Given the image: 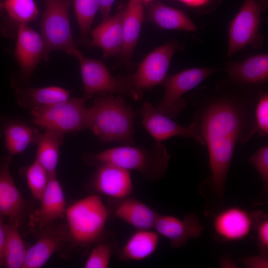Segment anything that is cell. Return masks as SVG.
<instances>
[{"instance_id": "cell-1", "label": "cell", "mask_w": 268, "mask_h": 268, "mask_svg": "<svg viewBox=\"0 0 268 268\" xmlns=\"http://www.w3.org/2000/svg\"><path fill=\"white\" fill-rule=\"evenodd\" d=\"M262 93L253 97L216 91L203 98H192L193 122L207 147L210 175L200 186L210 190L209 208L223 203L232 157L238 143L247 142L257 132L255 109Z\"/></svg>"}, {"instance_id": "cell-2", "label": "cell", "mask_w": 268, "mask_h": 268, "mask_svg": "<svg viewBox=\"0 0 268 268\" xmlns=\"http://www.w3.org/2000/svg\"><path fill=\"white\" fill-rule=\"evenodd\" d=\"M170 159L165 146L158 142L148 147L134 144L122 145L82 155L83 162L88 165L109 164L129 171L135 170L153 182L165 175Z\"/></svg>"}, {"instance_id": "cell-3", "label": "cell", "mask_w": 268, "mask_h": 268, "mask_svg": "<svg viewBox=\"0 0 268 268\" xmlns=\"http://www.w3.org/2000/svg\"><path fill=\"white\" fill-rule=\"evenodd\" d=\"M88 109V129L100 142L134 144L136 113L122 97L114 94L97 95Z\"/></svg>"}, {"instance_id": "cell-4", "label": "cell", "mask_w": 268, "mask_h": 268, "mask_svg": "<svg viewBox=\"0 0 268 268\" xmlns=\"http://www.w3.org/2000/svg\"><path fill=\"white\" fill-rule=\"evenodd\" d=\"M109 215L108 207L95 195L81 199L67 207L65 217L69 244L86 248L98 241Z\"/></svg>"}, {"instance_id": "cell-5", "label": "cell", "mask_w": 268, "mask_h": 268, "mask_svg": "<svg viewBox=\"0 0 268 268\" xmlns=\"http://www.w3.org/2000/svg\"><path fill=\"white\" fill-rule=\"evenodd\" d=\"M89 99L83 95L69 97L66 100L30 111L31 119L36 126L65 134L89 128L88 109L85 103Z\"/></svg>"}, {"instance_id": "cell-6", "label": "cell", "mask_w": 268, "mask_h": 268, "mask_svg": "<svg viewBox=\"0 0 268 268\" xmlns=\"http://www.w3.org/2000/svg\"><path fill=\"white\" fill-rule=\"evenodd\" d=\"M70 0H46L40 27L49 57L54 51H62L73 56L77 50L70 23Z\"/></svg>"}, {"instance_id": "cell-7", "label": "cell", "mask_w": 268, "mask_h": 268, "mask_svg": "<svg viewBox=\"0 0 268 268\" xmlns=\"http://www.w3.org/2000/svg\"><path fill=\"white\" fill-rule=\"evenodd\" d=\"M178 47L177 42L171 41L155 48L145 56L134 73L126 76L134 100H140L144 91L162 84Z\"/></svg>"}, {"instance_id": "cell-8", "label": "cell", "mask_w": 268, "mask_h": 268, "mask_svg": "<svg viewBox=\"0 0 268 268\" xmlns=\"http://www.w3.org/2000/svg\"><path fill=\"white\" fill-rule=\"evenodd\" d=\"M73 56L79 63L84 96L90 99L94 95L118 94L132 98L126 76H114L104 63L85 57L78 49Z\"/></svg>"}, {"instance_id": "cell-9", "label": "cell", "mask_w": 268, "mask_h": 268, "mask_svg": "<svg viewBox=\"0 0 268 268\" xmlns=\"http://www.w3.org/2000/svg\"><path fill=\"white\" fill-rule=\"evenodd\" d=\"M216 70L214 67H196L167 75L162 84L165 89L164 94L156 109L171 119L176 117L187 104L183 95Z\"/></svg>"}, {"instance_id": "cell-10", "label": "cell", "mask_w": 268, "mask_h": 268, "mask_svg": "<svg viewBox=\"0 0 268 268\" xmlns=\"http://www.w3.org/2000/svg\"><path fill=\"white\" fill-rule=\"evenodd\" d=\"M262 9L261 3L257 0H244L230 25L228 56L249 45H262L263 38L259 31Z\"/></svg>"}, {"instance_id": "cell-11", "label": "cell", "mask_w": 268, "mask_h": 268, "mask_svg": "<svg viewBox=\"0 0 268 268\" xmlns=\"http://www.w3.org/2000/svg\"><path fill=\"white\" fill-rule=\"evenodd\" d=\"M141 124L155 142L162 141L175 136L192 138L203 146L205 142L195 123L184 126L173 121L171 118L158 112L147 101L140 109Z\"/></svg>"}, {"instance_id": "cell-12", "label": "cell", "mask_w": 268, "mask_h": 268, "mask_svg": "<svg viewBox=\"0 0 268 268\" xmlns=\"http://www.w3.org/2000/svg\"><path fill=\"white\" fill-rule=\"evenodd\" d=\"M37 241L27 249L22 268H39L56 252L69 243L67 225L50 224L41 229H31Z\"/></svg>"}, {"instance_id": "cell-13", "label": "cell", "mask_w": 268, "mask_h": 268, "mask_svg": "<svg viewBox=\"0 0 268 268\" xmlns=\"http://www.w3.org/2000/svg\"><path fill=\"white\" fill-rule=\"evenodd\" d=\"M14 55L26 80L31 78L41 61L49 59L41 35L25 23L18 25Z\"/></svg>"}, {"instance_id": "cell-14", "label": "cell", "mask_w": 268, "mask_h": 268, "mask_svg": "<svg viewBox=\"0 0 268 268\" xmlns=\"http://www.w3.org/2000/svg\"><path fill=\"white\" fill-rule=\"evenodd\" d=\"M12 157H0V214L19 227L26 209V203L17 189L9 169Z\"/></svg>"}, {"instance_id": "cell-15", "label": "cell", "mask_w": 268, "mask_h": 268, "mask_svg": "<svg viewBox=\"0 0 268 268\" xmlns=\"http://www.w3.org/2000/svg\"><path fill=\"white\" fill-rule=\"evenodd\" d=\"M40 201V207L29 217V225L31 229H43L65 216L66 199L56 174L49 175L48 185Z\"/></svg>"}, {"instance_id": "cell-16", "label": "cell", "mask_w": 268, "mask_h": 268, "mask_svg": "<svg viewBox=\"0 0 268 268\" xmlns=\"http://www.w3.org/2000/svg\"><path fill=\"white\" fill-rule=\"evenodd\" d=\"M153 229L168 239L175 249L183 247L191 238L199 237L203 231L198 216L194 213L187 214L182 219L172 215L159 214Z\"/></svg>"}, {"instance_id": "cell-17", "label": "cell", "mask_w": 268, "mask_h": 268, "mask_svg": "<svg viewBox=\"0 0 268 268\" xmlns=\"http://www.w3.org/2000/svg\"><path fill=\"white\" fill-rule=\"evenodd\" d=\"M92 185L98 193L110 199L130 196L133 191L130 171L109 164L97 165Z\"/></svg>"}, {"instance_id": "cell-18", "label": "cell", "mask_w": 268, "mask_h": 268, "mask_svg": "<svg viewBox=\"0 0 268 268\" xmlns=\"http://www.w3.org/2000/svg\"><path fill=\"white\" fill-rule=\"evenodd\" d=\"M213 228L218 238L237 241L245 238L253 228L251 213L239 207H227L214 213Z\"/></svg>"}, {"instance_id": "cell-19", "label": "cell", "mask_w": 268, "mask_h": 268, "mask_svg": "<svg viewBox=\"0 0 268 268\" xmlns=\"http://www.w3.org/2000/svg\"><path fill=\"white\" fill-rule=\"evenodd\" d=\"M107 207L109 214L137 229H153L159 215L145 203L130 196L121 199H110Z\"/></svg>"}, {"instance_id": "cell-20", "label": "cell", "mask_w": 268, "mask_h": 268, "mask_svg": "<svg viewBox=\"0 0 268 268\" xmlns=\"http://www.w3.org/2000/svg\"><path fill=\"white\" fill-rule=\"evenodd\" d=\"M124 8L109 16L91 31V45L100 48L105 57L121 53L123 44Z\"/></svg>"}, {"instance_id": "cell-21", "label": "cell", "mask_w": 268, "mask_h": 268, "mask_svg": "<svg viewBox=\"0 0 268 268\" xmlns=\"http://www.w3.org/2000/svg\"><path fill=\"white\" fill-rule=\"evenodd\" d=\"M226 71L233 83L262 84L268 79V55H253L242 61L231 63L227 66Z\"/></svg>"}, {"instance_id": "cell-22", "label": "cell", "mask_w": 268, "mask_h": 268, "mask_svg": "<svg viewBox=\"0 0 268 268\" xmlns=\"http://www.w3.org/2000/svg\"><path fill=\"white\" fill-rule=\"evenodd\" d=\"M144 17L160 28L195 31L197 27L184 11L169 6L157 0L146 5Z\"/></svg>"}, {"instance_id": "cell-23", "label": "cell", "mask_w": 268, "mask_h": 268, "mask_svg": "<svg viewBox=\"0 0 268 268\" xmlns=\"http://www.w3.org/2000/svg\"><path fill=\"white\" fill-rule=\"evenodd\" d=\"M15 96L20 106L30 111L64 101L70 97L67 90L57 86L18 88Z\"/></svg>"}, {"instance_id": "cell-24", "label": "cell", "mask_w": 268, "mask_h": 268, "mask_svg": "<svg viewBox=\"0 0 268 268\" xmlns=\"http://www.w3.org/2000/svg\"><path fill=\"white\" fill-rule=\"evenodd\" d=\"M144 18V4L138 0H130L124 8L123 44L121 52L126 60L132 58Z\"/></svg>"}, {"instance_id": "cell-25", "label": "cell", "mask_w": 268, "mask_h": 268, "mask_svg": "<svg viewBox=\"0 0 268 268\" xmlns=\"http://www.w3.org/2000/svg\"><path fill=\"white\" fill-rule=\"evenodd\" d=\"M159 241V234L151 229H137L119 251L123 261H141L153 254Z\"/></svg>"}, {"instance_id": "cell-26", "label": "cell", "mask_w": 268, "mask_h": 268, "mask_svg": "<svg viewBox=\"0 0 268 268\" xmlns=\"http://www.w3.org/2000/svg\"><path fill=\"white\" fill-rule=\"evenodd\" d=\"M63 139L64 134L50 130L39 133L36 137L35 159L46 169L49 175L56 174L60 148Z\"/></svg>"}, {"instance_id": "cell-27", "label": "cell", "mask_w": 268, "mask_h": 268, "mask_svg": "<svg viewBox=\"0 0 268 268\" xmlns=\"http://www.w3.org/2000/svg\"><path fill=\"white\" fill-rule=\"evenodd\" d=\"M39 132L31 127L19 121H11L3 130L5 146L7 155L13 156L23 152L31 143H35Z\"/></svg>"}, {"instance_id": "cell-28", "label": "cell", "mask_w": 268, "mask_h": 268, "mask_svg": "<svg viewBox=\"0 0 268 268\" xmlns=\"http://www.w3.org/2000/svg\"><path fill=\"white\" fill-rule=\"evenodd\" d=\"M18 228L9 222L5 223L4 258L5 267L8 268H22L27 254V249Z\"/></svg>"}, {"instance_id": "cell-29", "label": "cell", "mask_w": 268, "mask_h": 268, "mask_svg": "<svg viewBox=\"0 0 268 268\" xmlns=\"http://www.w3.org/2000/svg\"><path fill=\"white\" fill-rule=\"evenodd\" d=\"M3 2L8 16L18 25L35 21L39 15L34 0H5Z\"/></svg>"}, {"instance_id": "cell-30", "label": "cell", "mask_w": 268, "mask_h": 268, "mask_svg": "<svg viewBox=\"0 0 268 268\" xmlns=\"http://www.w3.org/2000/svg\"><path fill=\"white\" fill-rule=\"evenodd\" d=\"M73 7L82 39L86 40L99 10L98 0H73Z\"/></svg>"}, {"instance_id": "cell-31", "label": "cell", "mask_w": 268, "mask_h": 268, "mask_svg": "<svg viewBox=\"0 0 268 268\" xmlns=\"http://www.w3.org/2000/svg\"><path fill=\"white\" fill-rule=\"evenodd\" d=\"M25 174L28 188L33 197L40 201L48 183V172L35 159L26 168Z\"/></svg>"}, {"instance_id": "cell-32", "label": "cell", "mask_w": 268, "mask_h": 268, "mask_svg": "<svg viewBox=\"0 0 268 268\" xmlns=\"http://www.w3.org/2000/svg\"><path fill=\"white\" fill-rule=\"evenodd\" d=\"M249 163L259 174L263 182L262 194L259 196L254 204L262 205L264 204V198L266 203V195L268 192V146L265 145L261 147L249 159Z\"/></svg>"}, {"instance_id": "cell-33", "label": "cell", "mask_w": 268, "mask_h": 268, "mask_svg": "<svg viewBox=\"0 0 268 268\" xmlns=\"http://www.w3.org/2000/svg\"><path fill=\"white\" fill-rule=\"evenodd\" d=\"M114 249L108 243H100L89 254L84 265L85 268H107L109 265Z\"/></svg>"}, {"instance_id": "cell-34", "label": "cell", "mask_w": 268, "mask_h": 268, "mask_svg": "<svg viewBox=\"0 0 268 268\" xmlns=\"http://www.w3.org/2000/svg\"><path fill=\"white\" fill-rule=\"evenodd\" d=\"M253 228L256 232L257 242L261 254L268 255V217L262 211L251 213Z\"/></svg>"}, {"instance_id": "cell-35", "label": "cell", "mask_w": 268, "mask_h": 268, "mask_svg": "<svg viewBox=\"0 0 268 268\" xmlns=\"http://www.w3.org/2000/svg\"><path fill=\"white\" fill-rule=\"evenodd\" d=\"M257 132L262 136L268 134V94L264 93L259 98L255 109Z\"/></svg>"}, {"instance_id": "cell-36", "label": "cell", "mask_w": 268, "mask_h": 268, "mask_svg": "<svg viewBox=\"0 0 268 268\" xmlns=\"http://www.w3.org/2000/svg\"><path fill=\"white\" fill-rule=\"evenodd\" d=\"M241 263L247 268H266L268 267V255L260 254L258 256L242 259Z\"/></svg>"}, {"instance_id": "cell-37", "label": "cell", "mask_w": 268, "mask_h": 268, "mask_svg": "<svg viewBox=\"0 0 268 268\" xmlns=\"http://www.w3.org/2000/svg\"><path fill=\"white\" fill-rule=\"evenodd\" d=\"M4 217L0 214V267H5L4 258V246L5 239Z\"/></svg>"}, {"instance_id": "cell-38", "label": "cell", "mask_w": 268, "mask_h": 268, "mask_svg": "<svg viewBox=\"0 0 268 268\" xmlns=\"http://www.w3.org/2000/svg\"><path fill=\"white\" fill-rule=\"evenodd\" d=\"M99 3V10L102 16L105 18L110 16L112 7L115 0H98Z\"/></svg>"}, {"instance_id": "cell-39", "label": "cell", "mask_w": 268, "mask_h": 268, "mask_svg": "<svg viewBox=\"0 0 268 268\" xmlns=\"http://www.w3.org/2000/svg\"><path fill=\"white\" fill-rule=\"evenodd\" d=\"M184 4L192 7H200L206 5L210 0H178Z\"/></svg>"}, {"instance_id": "cell-40", "label": "cell", "mask_w": 268, "mask_h": 268, "mask_svg": "<svg viewBox=\"0 0 268 268\" xmlns=\"http://www.w3.org/2000/svg\"><path fill=\"white\" fill-rule=\"evenodd\" d=\"M138 0L144 4V5L146 6L148 4H149V3H150L152 2L155 1H156L157 0Z\"/></svg>"}, {"instance_id": "cell-41", "label": "cell", "mask_w": 268, "mask_h": 268, "mask_svg": "<svg viewBox=\"0 0 268 268\" xmlns=\"http://www.w3.org/2000/svg\"><path fill=\"white\" fill-rule=\"evenodd\" d=\"M4 8V2L3 1L0 0V10Z\"/></svg>"}]
</instances>
